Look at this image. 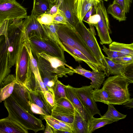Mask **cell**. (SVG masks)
<instances>
[{
	"label": "cell",
	"mask_w": 133,
	"mask_h": 133,
	"mask_svg": "<svg viewBox=\"0 0 133 133\" xmlns=\"http://www.w3.org/2000/svg\"><path fill=\"white\" fill-rule=\"evenodd\" d=\"M22 19H6L0 23V83L15 64L23 41Z\"/></svg>",
	"instance_id": "obj_1"
},
{
	"label": "cell",
	"mask_w": 133,
	"mask_h": 133,
	"mask_svg": "<svg viewBox=\"0 0 133 133\" xmlns=\"http://www.w3.org/2000/svg\"><path fill=\"white\" fill-rule=\"evenodd\" d=\"M57 33L62 43L68 45L81 51L99 71H103L106 76H109L107 68L98 61L75 29L67 25L59 24Z\"/></svg>",
	"instance_id": "obj_2"
},
{
	"label": "cell",
	"mask_w": 133,
	"mask_h": 133,
	"mask_svg": "<svg viewBox=\"0 0 133 133\" xmlns=\"http://www.w3.org/2000/svg\"><path fill=\"white\" fill-rule=\"evenodd\" d=\"M3 103L8 112V116L27 129L32 130L35 133L44 129L45 127L42 120L22 108L11 95L4 101Z\"/></svg>",
	"instance_id": "obj_3"
},
{
	"label": "cell",
	"mask_w": 133,
	"mask_h": 133,
	"mask_svg": "<svg viewBox=\"0 0 133 133\" xmlns=\"http://www.w3.org/2000/svg\"><path fill=\"white\" fill-rule=\"evenodd\" d=\"M129 83L121 75H115L106 79L102 88L109 94V104L122 105L129 101Z\"/></svg>",
	"instance_id": "obj_4"
},
{
	"label": "cell",
	"mask_w": 133,
	"mask_h": 133,
	"mask_svg": "<svg viewBox=\"0 0 133 133\" xmlns=\"http://www.w3.org/2000/svg\"><path fill=\"white\" fill-rule=\"evenodd\" d=\"M31 51L34 56L42 52L56 57L66 62L64 51L57 43L47 37L42 38L34 37L29 39Z\"/></svg>",
	"instance_id": "obj_5"
},
{
	"label": "cell",
	"mask_w": 133,
	"mask_h": 133,
	"mask_svg": "<svg viewBox=\"0 0 133 133\" xmlns=\"http://www.w3.org/2000/svg\"><path fill=\"white\" fill-rule=\"evenodd\" d=\"M95 14L99 15L100 19L95 26L97 30L100 40V44H109L112 42L110 36L111 32L109 17L103 1L102 0L94 6Z\"/></svg>",
	"instance_id": "obj_6"
},
{
	"label": "cell",
	"mask_w": 133,
	"mask_h": 133,
	"mask_svg": "<svg viewBox=\"0 0 133 133\" xmlns=\"http://www.w3.org/2000/svg\"><path fill=\"white\" fill-rule=\"evenodd\" d=\"M75 29L97 60L106 67L108 71L107 65L104 58L105 56L102 52L94 35L90 29H88L86 27L83 21H79Z\"/></svg>",
	"instance_id": "obj_7"
},
{
	"label": "cell",
	"mask_w": 133,
	"mask_h": 133,
	"mask_svg": "<svg viewBox=\"0 0 133 133\" xmlns=\"http://www.w3.org/2000/svg\"><path fill=\"white\" fill-rule=\"evenodd\" d=\"M26 9L16 0H0V22L6 19L26 18Z\"/></svg>",
	"instance_id": "obj_8"
},
{
	"label": "cell",
	"mask_w": 133,
	"mask_h": 133,
	"mask_svg": "<svg viewBox=\"0 0 133 133\" xmlns=\"http://www.w3.org/2000/svg\"><path fill=\"white\" fill-rule=\"evenodd\" d=\"M15 64L16 81L24 86L28 75L32 70L29 54L24 42L19 51Z\"/></svg>",
	"instance_id": "obj_9"
},
{
	"label": "cell",
	"mask_w": 133,
	"mask_h": 133,
	"mask_svg": "<svg viewBox=\"0 0 133 133\" xmlns=\"http://www.w3.org/2000/svg\"><path fill=\"white\" fill-rule=\"evenodd\" d=\"M36 58L42 80L49 91L53 95L54 90L58 77L54 73L53 68L47 60L39 54L36 56Z\"/></svg>",
	"instance_id": "obj_10"
},
{
	"label": "cell",
	"mask_w": 133,
	"mask_h": 133,
	"mask_svg": "<svg viewBox=\"0 0 133 133\" xmlns=\"http://www.w3.org/2000/svg\"><path fill=\"white\" fill-rule=\"evenodd\" d=\"M37 17L31 14L24 20L23 37L24 42L35 36L42 38L47 37L44 33L42 25L38 21Z\"/></svg>",
	"instance_id": "obj_11"
},
{
	"label": "cell",
	"mask_w": 133,
	"mask_h": 133,
	"mask_svg": "<svg viewBox=\"0 0 133 133\" xmlns=\"http://www.w3.org/2000/svg\"><path fill=\"white\" fill-rule=\"evenodd\" d=\"M77 96L85 108L92 116L96 114L102 116L96 102L92 96L93 90L90 86H84L80 88H74Z\"/></svg>",
	"instance_id": "obj_12"
},
{
	"label": "cell",
	"mask_w": 133,
	"mask_h": 133,
	"mask_svg": "<svg viewBox=\"0 0 133 133\" xmlns=\"http://www.w3.org/2000/svg\"><path fill=\"white\" fill-rule=\"evenodd\" d=\"M38 54L49 62L54 73L57 75L58 77L63 76L66 77H68L67 75H72L75 73H76L75 69L58 58L44 52Z\"/></svg>",
	"instance_id": "obj_13"
},
{
	"label": "cell",
	"mask_w": 133,
	"mask_h": 133,
	"mask_svg": "<svg viewBox=\"0 0 133 133\" xmlns=\"http://www.w3.org/2000/svg\"><path fill=\"white\" fill-rule=\"evenodd\" d=\"M11 95L20 105L33 115L31 109L29 91L24 85L16 81Z\"/></svg>",
	"instance_id": "obj_14"
},
{
	"label": "cell",
	"mask_w": 133,
	"mask_h": 133,
	"mask_svg": "<svg viewBox=\"0 0 133 133\" xmlns=\"http://www.w3.org/2000/svg\"><path fill=\"white\" fill-rule=\"evenodd\" d=\"M76 0H63L59 8L64 12L68 25L74 29L79 21L77 15Z\"/></svg>",
	"instance_id": "obj_15"
},
{
	"label": "cell",
	"mask_w": 133,
	"mask_h": 133,
	"mask_svg": "<svg viewBox=\"0 0 133 133\" xmlns=\"http://www.w3.org/2000/svg\"><path fill=\"white\" fill-rule=\"evenodd\" d=\"M65 90L67 98L71 102L75 109L88 124L92 116L85 108L78 98L74 87L68 84L65 86Z\"/></svg>",
	"instance_id": "obj_16"
},
{
	"label": "cell",
	"mask_w": 133,
	"mask_h": 133,
	"mask_svg": "<svg viewBox=\"0 0 133 133\" xmlns=\"http://www.w3.org/2000/svg\"><path fill=\"white\" fill-rule=\"evenodd\" d=\"M75 69L76 71V73L91 80V82L90 85L94 89H99L106 76L105 73L102 71H91L82 68L80 65Z\"/></svg>",
	"instance_id": "obj_17"
},
{
	"label": "cell",
	"mask_w": 133,
	"mask_h": 133,
	"mask_svg": "<svg viewBox=\"0 0 133 133\" xmlns=\"http://www.w3.org/2000/svg\"><path fill=\"white\" fill-rule=\"evenodd\" d=\"M28 133V130L7 117L0 120V133Z\"/></svg>",
	"instance_id": "obj_18"
},
{
	"label": "cell",
	"mask_w": 133,
	"mask_h": 133,
	"mask_svg": "<svg viewBox=\"0 0 133 133\" xmlns=\"http://www.w3.org/2000/svg\"><path fill=\"white\" fill-rule=\"evenodd\" d=\"M29 91L30 102L39 107L46 113L47 116H51L53 107L47 102L42 92L40 91Z\"/></svg>",
	"instance_id": "obj_19"
},
{
	"label": "cell",
	"mask_w": 133,
	"mask_h": 133,
	"mask_svg": "<svg viewBox=\"0 0 133 133\" xmlns=\"http://www.w3.org/2000/svg\"><path fill=\"white\" fill-rule=\"evenodd\" d=\"M74 112L59 105H55L53 108L51 116L56 118L64 122L72 123Z\"/></svg>",
	"instance_id": "obj_20"
},
{
	"label": "cell",
	"mask_w": 133,
	"mask_h": 133,
	"mask_svg": "<svg viewBox=\"0 0 133 133\" xmlns=\"http://www.w3.org/2000/svg\"><path fill=\"white\" fill-rule=\"evenodd\" d=\"M72 124V133H90L88 123L75 109Z\"/></svg>",
	"instance_id": "obj_21"
},
{
	"label": "cell",
	"mask_w": 133,
	"mask_h": 133,
	"mask_svg": "<svg viewBox=\"0 0 133 133\" xmlns=\"http://www.w3.org/2000/svg\"><path fill=\"white\" fill-rule=\"evenodd\" d=\"M41 25L46 36L58 44L64 51L68 53L67 50L60 39L57 33L59 24L53 23L48 25Z\"/></svg>",
	"instance_id": "obj_22"
},
{
	"label": "cell",
	"mask_w": 133,
	"mask_h": 133,
	"mask_svg": "<svg viewBox=\"0 0 133 133\" xmlns=\"http://www.w3.org/2000/svg\"><path fill=\"white\" fill-rule=\"evenodd\" d=\"M102 0H76L77 16L79 21L83 19L89 10Z\"/></svg>",
	"instance_id": "obj_23"
},
{
	"label": "cell",
	"mask_w": 133,
	"mask_h": 133,
	"mask_svg": "<svg viewBox=\"0 0 133 133\" xmlns=\"http://www.w3.org/2000/svg\"><path fill=\"white\" fill-rule=\"evenodd\" d=\"M107 11L108 14L119 22L126 20L125 12L115 0L108 6Z\"/></svg>",
	"instance_id": "obj_24"
},
{
	"label": "cell",
	"mask_w": 133,
	"mask_h": 133,
	"mask_svg": "<svg viewBox=\"0 0 133 133\" xmlns=\"http://www.w3.org/2000/svg\"><path fill=\"white\" fill-rule=\"evenodd\" d=\"M53 4L50 0H34L31 14L38 17L43 14L47 13Z\"/></svg>",
	"instance_id": "obj_25"
},
{
	"label": "cell",
	"mask_w": 133,
	"mask_h": 133,
	"mask_svg": "<svg viewBox=\"0 0 133 133\" xmlns=\"http://www.w3.org/2000/svg\"><path fill=\"white\" fill-rule=\"evenodd\" d=\"M109 49L125 55L133 56V43L126 44L113 42L109 45Z\"/></svg>",
	"instance_id": "obj_26"
},
{
	"label": "cell",
	"mask_w": 133,
	"mask_h": 133,
	"mask_svg": "<svg viewBox=\"0 0 133 133\" xmlns=\"http://www.w3.org/2000/svg\"><path fill=\"white\" fill-rule=\"evenodd\" d=\"M114 122L112 120L107 118L100 117L97 118L92 116L88 123L90 132L91 133L98 128Z\"/></svg>",
	"instance_id": "obj_27"
},
{
	"label": "cell",
	"mask_w": 133,
	"mask_h": 133,
	"mask_svg": "<svg viewBox=\"0 0 133 133\" xmlns=\"http://www.w3.org/2000/svg\"><path fill=\"white\" fill-rule=\"evenodd\" d=\"M108 108L107 112L101 117L105 118L110 119L114 122L125 118L127 115H124L117 111L114 108L113 104L108 105Z\"/></svg>",
	"instance_id": "obj_28"
},
{
	"label": "cell",
	"mask_w": 133,
	"mask_h": 133,
	"mask_svg": "<svg viewBox=\"0 0 133 133\" xmlns=\"http://www.w3.org/2000/svg\"><path fill=\"white\" fill-rule=\"evenodd\" d=\"M92 98L95 102H100L109 104V96L107 91L102 88L100 89H94L92 91Z\"/></svg>",
	"instance_id": "obj_29"
},
{
	"label": "cell",
	"mask_w": 133,
	"mask_h": 133,
	"mask_svg": "<svg viewBox=\"0 0 133 133\" xmlns=\"http://www.w3.org/2000/svg\"><path fill=\"white\" fill-rule=\"evenodd\" d=\"M109 75H121V70L123 65L116 63L105 56Z\"/></svg>",
	"instance_id": "obj_30"
},
{
	"label": "cell",
	"mask_w": 133,
	"mask_h": 133,
	"mask_svg": "<svg viewBox=\"0 0 133 133\" xmlns=\"http://www.w3.org/2000/svg\"><path fill=\"white\" fill-rule=\"evenodd\" d=\"M16 80L0 88V101L1 102L7 99L12 94Z\"/></svg>",
	"instance_id": "obj_31"
},
{
	"label": "cell",
	"mask_w": 133,
	"mask_h": 133,
	"mask_svg": "<svg viewBox=\"0 0 133 133\" xmlns=\"http://www.w3.org/2000/svg\"><path fill=\"white\" fill-rule=\"evenodd\" d=\"M121 75L129 83H133V62L123 65L121 70Z\"/></svg>",
	"instance_id": "obj_32"
},
{
	"label": "cell",
	"mask_w": 133,
	"mask_h": 133,
	"mask_svg": "<svg viewBox=\"0 0 133 133\" xmlns=\"http://www.w3.org/2000/svg\"><path fill=\"white\" fill-rule=\"evenodd\" d=\"M65 86L59 80H58L55 87L53 94L55 102L61 98H67L66 94Z\"/></svg>",
	"instance_id": "obj_33"
},
{
	"label": "cell",
	"mask_w": 133,
	"mask_h": 133,
	"mask_svg": "<svg viewBox=\"0 0 133 133\" xmlns=\"http://www.w3.org/2000/svg\"><path fill=\"white\" fill-rule=\"evenodd\" d=\"M103 48L102 50L107 56V57L111 60L119 57L130 56L122 54L117 51L111 50L107 48L104 45H103Z\"/></svg>",
	"instance_id": "obj_34"
},
{
	"label": "cell",
	"mask_w": 133,
	"mask_h": 133,
	"mask_svg": "<svg viewBox=\"0 0 133 133\" xmlns=\"http://www.w3.org/2000/svg\"><path fill=\"white\" fill-rule=\"evenodd\" d=\"M53 23L68 25L66 16L63 11L59 9L57 13L54 16Z\"/></svg>",
	"instance_id": "obj_35"
},
{
	"label": "cell",
	"mask_w": 133,
	"mask_h": 133,
	"mask_svg": "<svg viewBox=\"0 0 133 133\" xmlns=\"http://www.w3.org/2000/svg\"><path fill=\"white\" fill-rule=\"evenodd\" d=\"M55 105L61 106L74 112L75 108L67 98H62L59 99L55 102Z\"/></svg>",
	"instance_id": "obj_36"
},
{
	"label": "cell",
	"mask_w": 133,
	"mask_h": 133,
	"mask_svg": "<svg viewBox=\"0 0 133 133\" xmlns=\"http://www.w3.org/2000/svg\"><path fill=\"white\" fill-rule=\"evenodd\" d=\"M54 17V16L45 13L38 16L37 19L41 24L49 25L53 23Z\"/></svg>",
	"instance_id": "obj_37"
},
{
	"label": "cell",
	"mask_w": 133,
	"mask_h": 133,
	"mask_svg": "<svg viewBox=\"0 0 133 133\" xmlns=\"http://www.w3.org/2000/svg\"><path fill=\"white\" fill-rule=\"evenodd\" d=\"M47 116L50 119L57 123L61 126L70 132V133H72V123H68L58 119L52 116Z\"/></svg>",
	"instance_id": "obj_38"
},
{
	"label": "cell",
	"mask_w": 133,
	"mask_h": 133,
	"mask_svg": "<svg viewBox=\"0 0 133 133\" xmlns=\"http://www.w3.org/2000/svg\"><path fill=\"white\" fill-rule=\"evenodd\" d=\"M121 6L126 14L129 12L133 0H115Z\"/></svg>",
	"instance_id": "obj_39"
},
{
	"label": "cell",
	"mask_w": 133,
	"mask_h": 133,
	"mask_svg": "<svg viewBox=\"0 0 133 133\" xmlns=\"http://www.w3.org/2000/svg\"><path fill=\"white\" fill-rule=\"evenodd\" d=\"M114 62L122 65H125L133 62V56L121 57L114 59L112 60Z\"/></svg>",
	"instance_id": "obj_40"
},
{
	"label": "cell",
	"mask_w": 133,
	"mask_h": 133,
	"mask_svg": "<svg viewBox=\"0 0 133 133\" xmlns=\"http://www.w3.org/2000/svg\"><path fill=\"white\" fill-rule=\"evenodd\" d=\"M42 92L48 103L52 107H54L55 105V102L53 94L49 90H46Z\"/></svg>",
	"instance_id": "obj_41"
},
{
	"label": "cell",
	"mask_w": 133,
	"mask_h": 133,
	"mask_svg": "<svg viewBox=\"0 0 133 133\" xmlns=\"http://www.w3.org/2000/svg\"><path fill=\"white\" fill-rule=\"evenodd\" d=\"M42 116L43 117V119L45 120L46 122L50 125L54 130L68 131L66 129L61 126L57 123L50 119L47 117V116Z\"/></svg>",
	"instance_id": "obj_42"
},
{
	"label": "cell",
	"mask_w": 133,
	"mask_h": 133,
	"mask_svg": "<svg viewBox=\"0 0 133 133\" xmlns=\"http://www.w3.org/2000/svg\"><path fill=\"white\" fill-rule=\"evenodd\" d=\"M30 106L31 110L33 113L39 114L42 116H47L46 113L36 104L31 102Z\"/></svg>",
	"instance_id": "obj_43"
},
{
	"label": "cell",
	"mask_w": 133,
	"mask_h": 133,
	"mask_svg": "<svg viewBox=\"0 0 133 133\" xmlns=\"http://www.w3.org/2000/svg\"><path fill=\"white\" fill-rule=\"evenodd\" d=\"M16 80L15 76L13 74H9L4 79L2 82L0 83V88H2L6 85Z\"/></svg>",
	"instance_id": "obj_44"
},
{
	"label": "cell",
	"mask_w": 133,
	"mask_h": 133,
	"mask_svg": "<svg viewBox=\"0 0 133 133\" xmlns=\"http://www.w3.org/2000/svg\"><path fill=\"white\" fill-rule=\"evenodd\" d=\"M100 19V17L98 14H95L90 16L86 22L88 24H90L94 26L98 23Z\"/></svg>",
	"instance_id": "obj_45"
},
{
	"label": "cell",
	"mask_w": 133,
	"mask_h": 133,
	"mask_svg": "<svg viewBox=\"0 0 133 133\" xmlns=\"http://www.w3.org/2000/svg\"><path fill=\"white\" fill-rule=\"evenodd\" d=\"M59 5L58 4H53L50 10L47 13L54 16L57 13L59 9Z\"/></svg>",
	"instance_id": "obj_46"
},
{
	"label": "cell",
	"mask_w": 133,
	"mask_h": 133,
	"mask_svg": "<svg viewBox=\"0 0 133 133\" xmlns=\"http://www.w3.org/2000/svg\"><path fill=\"white\" fill-rule=\"evenodd\" d=\"M95 11V8L94 6L91 7L85 15L83 20L86 22L89 18L92 16Z\"/></svg>",
	"instance_id": "obj_47"
},
{
	"label": "cell",
	"mask_w": 133,
	"mask_h": 133,
	"mask_svg": "<svg viewBox=\"0 0 133 133\" xmlns=\"http://www.w3.org/2000/svg\"><path fill=\"white\" fill-rule=\"evenodd\" d=\"M54 130L46 122V128L45 129V133H54Z\"/></svg>",
	"instance_id": "obj_48"
},
{
	"label": "cell",
	"mask_w": 133,
	"mask_h": 133,
	"mask_svg": "<svg viewBox=\"0 0 133 133\" xmlns=\"http://www.w3.org/2000/svg\"><path fill=\"white\" fill-rule=\"evenodd\" d=\"M123 105L126 107L133 108V98L130 99L129 101L123 104Z\"/></svg>",
	"instance_id": "obj_49"
},
{
	"label": "cell",
	"mask_w": 133,
	"mask_h": 133,
	"mask_svg": "<svg viewBox=\"0 0 133 133\" xmlns=\"http://www.w3.org/2000/svg\"><path fill=\"white\" fill-rule=\"evenodd\" d=\"M90 27V29L91 31L93 33V34L95 36L96 35L95 31V30L94 26L92 25L89 24Z\"/></svg>",
	"instance_id": "obj_50"
},
{
	"label": "cell",
	"mask_w": 133,
	"mask_h": 133,
	"mask_svg": "<svg viewBox=\"0 0 133 133\" xmlns=\"http://www.w3.org/2000/svg\"><path fill=\"white\" fill-rule=\"evenodd\" d=\"M63 1V0H56L55 3L54 4H58L60 5Z\"/></svg>",
	"instance_id": "obj_51"
},
{
	"label": "cell",
	"mask_w": 133,
	"mask_h": 133,
	"mask_svg": "<svg viewBox=\"0 0 133 133\" xmlns=\"http://www.w3.org/2000/svg\"><path fill=\"white\" fill-rule=\"evenodd\" d=\"M105 1H108V0H103Z\"/></svg>",
	"instance_id": "obj_52"
}]
</instances>
